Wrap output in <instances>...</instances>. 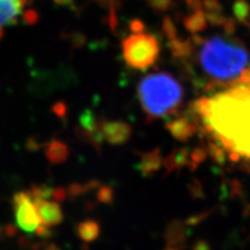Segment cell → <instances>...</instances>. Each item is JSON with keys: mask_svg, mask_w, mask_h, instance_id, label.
<instances>
[{"mask_svg": "<svg viewBox=\"0 0 250 250\" xmlns=\"http://www.w3.org/2000/svg\"><path fill=\"white\" fill-rule=\"evenodd\" d=\"M175 54L184 58L202 87L213 93L236 83L250 68V54L231 25L185 42L173 41Z\"/></svg>", "mask_w": 250, "mask_h": 250, "instance_id": "1", "label": "cell"}, {"mask_svg": "<svg viewBox=\"0 0 250 250\" xmlns=\"http://www.w3.org/2000/svg\"><path fill=\"white\" fill-rule=\"evenodd\" d=\"M195 112L231 159L250 162V68L236 83L200 98Z\"/></svg>", "mask_w": 250, "mask_h": 250, "instance_id": "2", "label": "cell"}, {"mask_svg": "<svg viewBox=\"0 0 250 250\" xmlns=\"http://www.w3.org/2000/svg\"><path fill=\"white\" fill-rule=\"evenodd\" d=\"M139 99L151 119L165 118L182 104L184 91L173 75L166 72L148 74L140 82Z\"/></svg>", "mask_w": 250, "mask_h": 250, "instance_id": "3", "label": "cell"}, {"mask_svg": "<svg viewBox=\"0 0 250 250\" xmlns=\"http://www.w3.org/2000/svg\"><path fill=\"white\" fill-rule=\"evenodd\" d=\"M122 54L128 67L144 71L158 61L159 41L153 35L142 30L134 31L122 42Z\"/></svg>", "mask_w": 250, "mask_h": 250, "instance_id": "4", "label": "cell"}, {"mask_svg": "<svg viewBox=\"0 0 250 250\" xmlns=\"http://www.w3.org/2000/svg\"><path fill=\"white\" fill-rule=\"evenodd\" d=\"M13 203L16 222L22 230L28 233L42 234L45 232L33 192L17 193Z\"/></svg>", "mask_w": 250, "mask_h": 250, "instance_id": "5", "label": "cell"}, {"mask_svg": "<svg viewBox=\"0 0 250 250\" xmlns=\"http://www.w3.org/2000/svg\"><path fill=\"white\" fill-rule=\"evenodd\" d=\"M33 194L37 203L39 216L41 218L44 231L60 224L62 220V213L59 203L54 200H49L46 197L45 192L41 189H33Z\"/></svg>", "mask_w": 250, "mask_h": 250, "instance_id": "6", "label": "cell"}, {"mask_svg": "<svg viewBox=\"0 0 250 250\" xmlns=\"http://www.w3.org/2000/svg\"><path fill=\"white\" fill-rule=\"evenodd\" d=\"M27 5V0H0V38L4 30L17 23Z\"/></svg>", "mask_w": 250, "mask_h": 250, "instance_id": "7", "label": "cell"}]
</instances>
